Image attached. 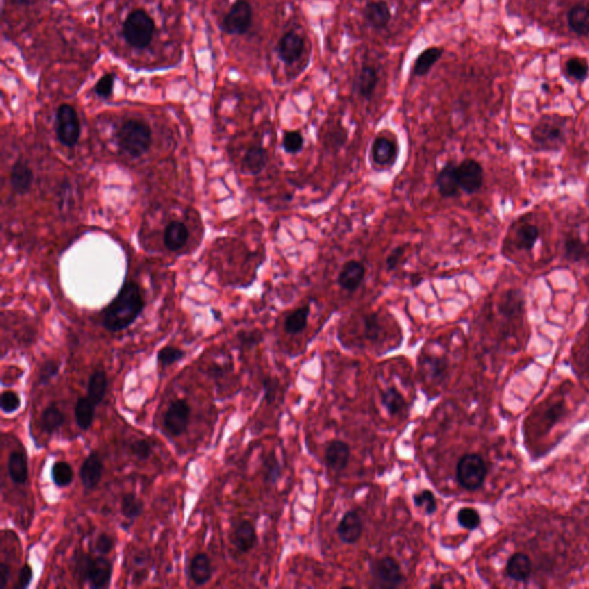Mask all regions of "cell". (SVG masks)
I'll list each match as a JSON object with an SVG mask.
<instances>
[{
  "instance_id": "obj_33",
  "label": "cell",
  "mask_w": 589,
  "mask_h": 589,
  "mask_svg": "<svg viewBox=\"0 0 589 589\" xmlns=\"http://www.w3.org/2000/svg\"><path fill=\"white\" fill-rule=\"evenodd\" d=\"M442 52H443L442 49H438V47H429L424 52H421L414 62V75L424 76L428 74V72L433 68V66L438 62V60H440Z\"/></svg>"
},
{
  "instance_id": "obj_13",
  "label": "cell",
  "mask_w": 589,
  "mask_h": 589,
  "mask_svg": "<svg viewBox=\"0 0 589 589\" xmlns=\"http://www.w3.org/2000/svg\"><path fill=\"white\" fill-rule=\"evenodd\" d=\"M371 155L375 165L380 167H389L394 165L399 158V147L395 140L381 135L375 137V140H373Z\"/></svg>"
},
{
  "instance_id": "obj_7",
  "label": "cell",
  "mask_w": 589,
  "mask_h": 589,
  "mask_svg": "<svg viewBox=\"0 0 589 589\" xmlns=\"http://www.w3.org/2000/svg\"><path fill=\"white\" fill-rule=\"evenodd\" d=\"M55 119L58 140L65 147H75L81 136V125L75 108L68 104L59 106Z\"/></svg>"
},
{
  "instance_id": "obj_23",
  "label": "cell",
  "mask_w": 589,
  "mask_h": 589,
  "mask_svg": "<svg viewBox=\"0 0 589 589\" xmlns=\"http://www.w3.org/2000/svg\"><path fill=\"white\" fill-rule=\"evenodd\" d=\"M8 477L15 485H25L28 481V460L25 451L14 450L8 460Z\"/></svg>"
},
{
  "instance_id": "obj_47",
  "label": "cell",
  "mask_w": 589,
  "mask_h": 589,
  "mask_svg": "<svg viewBox=\"0 0 589 589\" xmlns=\"http://www.w3.org/2000/svg\"><path fill=\"white\" fill-rule=\"evenodd\" d=\"M130 453L133 455L137 460L144 462L147 460L153 453V446L151 442L147 438H138L130 444Z\"/></svg>"
},
{
  "instance_id": "obj_50",
  "label": "cell",
  "mask_w": 589,
  "mask_h": 589,
  "mask_svg": "<svg viewBox=\"0 0 589 589\" xmlns=\"http://www.w3.org/2000/svg\"><path fill=\"white\" fill-rule=\"evenodd\" d=\"M60 371V364L58 363L57 360H47L44 362L43 365L40 367L38 372V386H45L50 382L52 379L57 377Z\"/></svg>"
},
{
  "instance_id": "obj_15",
  "label": "cell",
  "mask_w": 589,
  "mask_h": 589,
  "mask_svg": "<svg viewBox=\"0 0 589 589\" xmlns=\"http://www.w3.org/2000/svg\"><path fill=\"white\" fill-rule=\"evenodd\" d=\"M366 275V268L358 260L345 262L338 277V284L343 290L355 292L363 284Z\"/></svg>"
},
{
  "instance_id": "obj_12",
  "label": "cell",
  "mask_w": 589,
  "mask_h": 589,
  "mask_svg": "<svg viewBox=\"0 0 589 589\" xmlns=\"http://www.w3.org/2000/svg\"><path fill=\"white\" fill-rule=\"evenodd\" d=\"M104 462L97 451H91L86 460H83L79 468V479L86 490L96 488L103 478Z\"/></svg>"
},
{
  "instance_id": "obj_30",
  "label": "cell",
  "mask_w": 589,
  "mask_h": 589,
  "mask_svg": "<svg viewBox=\"0 0 589 589\" xmlns=\"http://www.w3.org/2000/svg\"><path fill=\"white\" fill-rule=\"evenodd\" d=\"M310 312H311L310 304L301 306L299 309L292 311L284 320V331L290 335H297L302 333L308 326Z\"/></svg>"
},
{
  "instance_id": "obj_42",
  "label": "cell",
  "mask_w": 589,
  "mask_h": 589,
  "mask_svg": "<svg viewBox=\"0 0 589 589\" xmlns=\"http://www.w3.org/2000/svg\"><path fill=\"white\" fill-rule=\"evenodd\" d=\"M588 65L582 58L573 57L570 58L566 65H565V72L572 79L581 82L584 79H587L588 76Z\"/></svg>"
},
{
  "instance_id": "obj_16",
  "label": "cell",
  "mask_w": 589,
  "mask_h": 589,
  "mask_svg": "<svg viewBox=\"0 0 589 589\" xmlns=\"http://www.w3.org/2000/svg\"><path fill=\"white\" fill-rule=\"evenodd\" d=\"M457 165L455 162H449L440 169L436 176V187L442 197H455L460 192V188L457 180Z\"/></svg>"
},
{
  "instance_id": "obj_52",
  "label": "cell",
  "mask_w": 589,
  "mask_h": 589,
  "mask_svg": "<svg viewBox=\"0 0 589 589\" xmlns=\"http://www.w3.org/2000/svg\"><path fill=\"white\" fill-rule=\"evenodd\" d=\"M114 538L106 532L99 533L95 540V551L101 556H106L111 553L112 550L114 549Z\"/></svg>"
},
{
  "instance_id": "obj_31",
  "label": "cell",
  "mask_w": 589,
  "mask_h": 589,
  "mask_svg": "<svg viewBox=\"0 0 589 589\" xmlns=\"http://www.w3.org/2000/svg\"><path fill=\"white\" fill-rule=\"evenodd\" d=\"M540 231L538 227L532 223H523L521 226L518 227L514 235V243L516 247L521 250L529 251L534 248L536 242L539 240Z\"/></svg>"
},
{
  "instance_id": "obj_28",
  "label": "cell",
  "mask_w": 589,
  "mask_h": 589,
  "mask_svg": "<svg viewBox=\"0 0 589 589\" xmlns=\"http://www.w3.org/2000/svg\"><path fill=\"white\" fill-rule=\"evenodd\" d=\"M367 21L374 28L382 29L390 21V11L385 1H373L364 10Z\"/></svg>"
},
{
  "instance_id": "obj_32",
  "label": "cell",
  "mask_w": 589,
  "mask_h": 589,
  "mask_svg": "<svg viewBox=\"0 0 589 589\" xmlns=\"http://www.w3.org/2000/svg\"><path fill=\"white\" fill-rule=\"evenodd\" d=\"M64 423H65V416L57 405L52 404L43 410V414L40 417V426L47 434L52 435L57 433L62 427Z\"/></svg>"
},
{
  "instance_id": "obj_36",
  "label": "cell",
  "mask_w": 589,
  "mask_h": 589,
  "mask_svg": "<svg viewBox=\"0 0 589 589\" xmlns=\"http://www.w3.org/2000/svg\"><path fill=\"white\" fill-rule=\"evenodd\" d=\"M381 403L392 416L403 414L406 410L405 399L395 388L386 389L381 395Z\"/></svg>"
},
{
  "instance_id": "obj_10",
  "label": "cell",
  "mask_w": 589,
  "mask_h": 589,
  "mask_svg": "<svg viewBox=\"0 0 589 589\" xmlns=\"http://www.w3.org/2000/svg\"><path fill=\"white\" fill-rule=\"evenodd\" d=\"M457 180L460 190L465 194L478 192L484 184V168L475 159H464L456 167Z\"/></svg>"
},
{
  "instance_id": "obj_4",
  "label": "cell",
  "mask_w": 589,
  "mask_h": 589,
  "mask_svg": "<svg viewBox=\"0 0 589 589\" xmlns=\"http://www.w3.org/2000/svg\"><path fill=\"white\" fill-rule=\"evenodd\" d=\"M75 571L83 582L92 589L105 588L111 581L113 564L104 556L81 553L75 558Z\"/></svg>"
},
{
  "instance_id": "obj_53",
  "label": "cell",
  "mask_w": 589,
  "mask_h": 589,
  "mask_svg": "<svg viewBox=\"0 0 589 589\" xmlns=\"http://www.w3.org/2000/svg\"><path fill=\"white\" fill-rule=\"evenodd\" d=\"M34 579V570L30 564H25L18 571V581L15 584V589L28 588Z\"/></svg>"
},
{
  "instance_id": "obj_20",
  "label": "cell",
  "mask_w": 589,
  "mask_h": 589,
  "mask_svg": "<svg viewBox=\"0 0 589 589\" xmlns=\"http://www.w3.org/2000/svg\"><path fill=\"white\" fill-rule=\"evenodd\" d=\"M268 162V153L265 147L260 145H253L249 147L242 159V172L248 175H259L266 168Z\"/></svg>"
},
{
  "instance_id": "obj_54",
  "label": "cell",
  "mask_w": 589,
  "mask_h": 589,
  "mask_svg": "<svg viewBox=\"0 0 589 589\" xmlns=\"http://www.w3.org/2000/svg\"><path fill=\"white\" fill-rule=\"evenodd\" d=\"M406 245H399L390 251L388 257L386 259V265L389 271L396 270L402 262L403 257L405 255Z\"/></svg>"
},
{
  "instance_id": "obj_21",
  "label": "cell",
  "mask_w": 589,
  "mask_h": 589,
  "mask_svg": "<svg viewBox=\"0 0 589 589\" xmlns=\"http://www.w3.org/2000/svg\"><path fill=\"white\" fill-rule=\"evenodd\" d=\"M189 240V230L182 221L173 220L166 226L164 243L169 251H180Z\"/></svg>"
},
{
  "instance_id": "obj_44",
  "label": "cell",
  "mask_w": 589,
  "mask_h": 589,
  "mask_svg": "<svg viewBox=\"0 0 589 589\" xmlns=\"http://www.w3.org/2000/svg\"><path fill=\"white\" fill-rule=\"evenodd\" d=\"M421 367L424 373L429 374L433 377L431 379H438L446 373L447 363L446 360H442L440 357H427L421 364Z\"/></svg>"
},
{
  "instance_id": "obj_22",
  "label": "cell",
  "mask_w": 589,
  "mask_h": 589,
  "mask_svg": "<svg viewBox=\"0 0 589 589\" xmlns=\"http://www.w3.org/2000/svg\"><path fill=\"white\" fill-rule=\"evenodd\" d=\"M10 180H11L12 188L16 194L25 195L33 187V169L29 167L27 162L18 160L12 167Z\"/></svg>"
},
{
  "instance_id": "obj_39",
  "label": "cell",
  "mask_w": 589,
  "mask_h": 589,
  "mask_svg": "<svg viewBox=\"0 0 589 589\" xmlns=\"http://www.w3.org/2000/svg\"><path fill=\"white\" fill-rule=\"evenodd\" d=\"M304 136L299 130L286 131L282 137V149L288 155H299L304 147Z\"/></svg>"
},
{
  "instance_id": "obj_14",
  "label": "cell",
  "mask_w": 589,
  "mask_h": 589,
  "mask_svg": "<svg viewBox=\"0 0 589 589\" xmlns=\"http://www.w3.org/2000/svg\"><path fill=\"white\" fill-rule=\"evenodd\" d=\"M364 525L357 511H348L338 523L336 533L342 542L355 544L363 534Z\"/></svg>"
},
{
  "instance_id": "obj_27",
  "label": "cell",
  "mask_w": 589,
  "mask_h": 589,
  "mask_svg": "<svg viewBox=\"0 0 589 589\" xmlns=\"http://www.w3.org/2000/svg\"><path fill=\"white\" fill-rule=\"evenodd\" d=\"M568 27L578 36L589 35V6L575 5L568 13Z\"/></svg>"
},
{
  "instance_id": "obj_25",
  "label": "cell",
  "mask_w": 589,
  "mask_h": 589,
  "mask_svg": "<svg viewBox=\"0 0 589 589\" xmlns=\"http://www.w3.org/2000/svg\"><path fill=\"white\" fill-rule=\"evenodd\" d=\"M189 577L196 586H204L212 578V564L210 557L199 553L191 560Z\"/></svg>"
},
{
  "instance_id": "obj_43",
  "label": "cell",
  "mask_w": 589,
  "mask_h": 589,
  "mask_svg": "<svg viewBox=\"0 0 589 589\" xmlns=\"http://www.w3.org/2000/svg\"><path fill=\"white\" fill-rule=\"evenodd\" d=\"M457 521L462 527L473 531L481 524V518L478 511L473 507H462L457 514Z\"/></svg>"
},
{
  "instance_id": "obj_29",
  "label": "cell",
  "mask_w": 589,
  "mask_h": 589,
  "mask_svg": "<svg viewBox=\"0 0 589 589\" xmlns=\"http://www.w3.org/2000/svg\"><path fill=\"white\" fill-rule=\"evenodd\" d=\"M108 389V375L104 370L95 371L88 381V397L98 406L104 401Z\"/></svg>"
},
{
  "instance_id": "obj_45",
  "label": "cell",
  "mask_w": 589,
  "mask_h": 589,
  "mask_svg": "<svg viewBox=\"0 0 589 589\" xmlns=\"http://www.w3.org/2000/svg\"><path fill=\"white\" fill-rule=\"evenodd\" d=\"M382 326H381L379 316L375 313H371L368 316H364V336L370 341L375 342L380 338Z\"/></svg>"
},
{
  "instance_id": "obj_3",
  "label": "cell",
  "mask_w": 589,
  "mask_h": 589,
  "mask_svg": "<svg viewBox=\"0 0 589 589\" xmlns=\"http://www.w3.org/2000/svg\"><path fill=\"white\" fill-rule=\"evenodd\" d=\"M118 140L127 155L137 158L145 155L151 147V128L142 120H128L120 128Z\"/></svg>"
},
{
  "instance_id": "obj_34",
  "label": "cell",
  "mask_w": 589,
  "mask_h": 589,
  "mask_svg": "<svg viewBox=\"0 0 589 589\" xmlns=\"http://www.w3.org/2000/svg\"><path fill=\"white\" fill-rule=\"evenodd\" d=\"M120 511L128 521H135L143 514L144 502L134 492H127L121 497Z\"/></svg>"
},
{
  "instance_id": "obj_38",
  "label": "cell",
  "mask_w": 589,
  "mask_h": 589,
  "mask_svg": "<svg viewBox=\"0 0 589 589\" xmlns=\"http://www.w3.org/2000/svg\"><path fill=\"white\" fill-rule=\"evenodd\" d=\"M565 257L570 262H581L588 257L587 245L578 238H568L564 242Z\"/></svg>"
},
{
  "instance_id": "obj_17",
  "label": "cell",
  "mask_w": 589,
  "mask_h": 589,
  "mask_svg": "<svg viewBox=\"0 0 589 589\" xmlns=\"http://www.w3.org/2000/svg\"><path fill=\"white\" fill-rule=\"evenodd\" d=\"M231 541L238 551L249 553L255 548L258 541L255 526L249 521H240L234 528Z\"/></svg>"
},
{
  "instance_id": "obj_55",
  "label": "cell",
  "mask_w": 589,
  "mask_h": 589,
  "mask_svg": "<svg viewBox=\"0 0 589 589\" xmlns=\"http://www.w3.org/2000/svg\"><path fill=\"white\" fill-rule=\"evenodd\" d=\"M10 575H11V568L8 566L6 563H1L0 564V584H1V588L4 589L8 587V580H10Z\"/></svg>"
},
{
  "instance_id": "obj_37",
  "label": "cell",
  "mask_w": 589,
  "mask_h": 589,
  "mask_svg": "<svg viewBox=\"0 0 589 589\" xmlns=\"http://www.w3.org/2000/svg\"><path fill=\"white\" fill-rule=\"evenodd\" d=\"M377 83V71L373 67H363L360 71L357 88L360 91V96L366 99H370L375 90Z\"/></svg>"
},
{
  "instance_id": "obj_8",
  "label": "cell",
  "mask_w": 589,
  "mask_h": 589,
  "mask_svg": "<svg viewBox=\"0 0 589 589\" xmlns=\"http://www.w3.org/2000/svg\"><path fill=\"white\" fill-rule=\"evenodd\" d=\"M371 575L377 581L379 587L395 588L405 582L401 566L392 557H382L372 562L370 565Z\"/></svg>"
},
{
  "instance_id": "obj_5",
  "label": "cell",
  "mask_w": 589,
  "mask_h": 589,
  "mask_svg": "<svg viewBox=\"0 0 589 589\" xmlns=\"http://www.w3.org/2000/svg\"><path fill=\"white\" fill-rule=\"evenodd\" d=\"M155 34V22L147 12L134 11L123 25V36L127 43L135 49H145L150 45Z\"/></svg>"
},
{
  "instance_id": "obj_1",
  "label": "cell",
  "mask_w": 589,
  "mask_h": 589,
  "mask_svg": "<svg viewBox=\"0 0 589 589\" xmlns=\"http://www.w3.org/2000/svg\"><path fill=\"white\" fill-rule=\"evenodd\" d=\"M143 292L135 282H126L119 294L103 312V326L111 333L130 327L143 311Z\"/></svg>"
},
{
  "instance_id": "obj_49",
  "label": "cell",
  "mask_w": 589,
  "mask_h": 589,
  "mask_svg": "<svg viewBox=\"0 0 589 589\" xmlns=\"http://www.w3.org/2000/svg\"><path fill=\"white\" fill-rule=\"evenodd\" d=\"M21 406V399L16 392L13 390H5L0 397V408L1 411L6 414H12L16 412Z\"/></svg>"
},
{
  "instance_id": "obj_48",
  "label": "cell",
  "mask_w": 589,
  "mask_h": 589,
  "mask_svg": "<svg viewBox=\"0 0 589 589\" xmlns=\"http://www.w3.org/2000/svg\"><path fill=\"white\" fill-rule=\"evenodd\" d=\"M264 470H265V480L272 485L277 484L281 475V466L273 453H270L264 460Z\"/></svg>"
},
{
  "instance_id": "obj_41",
  "label": "cell",
  "mask_w": 589,
  "mask_h": 589,
  "mask_svg": "<svg viewBox=\"0 0 589 589\" xmlns=\"http://www.w3.org/2000/svg\"><path fill=\"white\" fill-rule=\"evenodd\" d=\"M184 356H186V352L182 349L174 345H167L159 350L157 353V360L160 366L168 367L184 360Z\"/></svg>"
},
{
  "instance_id": "obj_11",
  "label": "cell",
  "mask_w": 589,
  "mask_h": 589,
  "mask_svg": "<svg viewBox=\"0 0 589 589\" xmlns=\"http://www.w3.org/2000/svg\"><path fill=\"white\" fill-rule=\"evenodd\" d=\"M252 23V8L248 1L238 0L231 6L223 20V28L230 35H243Z\"/></svg>"
},
{
  "instance_id": "obj_24",
  "label": "cell",
  "mask_w": 589,
  "mask_h": 589,
  "mask_svg": "<svg viewBox=\"0 0 589 589\" xmlns=\"http://www.w3.org/2000/svg\"><path fill=\"white\" fill-rule=\"evenodd\" d=\"M532 561L525 553H514L509 558L507 563V575L517 582L527 581L532 575Z\"/></svg>"
},
{
  "instance_id": "obj_26",
  "label": "cell",
  "mask_w": 589,
  "mask_h": 589,
  "mask_svg": "<svg viewBox=\"0 0 589 589\" xmlns=\"http://www.w3.org/2000/svg\"><path fill=\"white\" fill-rule=\"evenodd\" d=\"M96 408L94 402L88 396L79 397L74 406V417H75L76 425L79 429L88 431L94 425L95 414Z\"/></svg>"
},
{
  "instance_id": "obj_57",
  "label": "cell",
  "mask_w": 589,
  "mask_h": 589,
  "mask_svg": "<svg viewBox=\"0 0 589 589\" xmlns=\"http://www.w3.org/2000/svg\"><path fill=\"white\" fill-rule=\"evenodd\" d=\"M588 345H589V342H588Z\"/></svg>"
},
{
  "instance_id": "obj_6",
  "label": "cell",
  "mask_w": 589,
  "mask_h": 589,
  "mask_svg": "<svg viewBox=\"0 0 589 589\" xmlns=\"http://www.w3.org/2000/svg\"><path fill=\"white\" fill-rule=\"evenodd\" d=\"M487 465L477 453H466L460 457L456 466L457 482L466 490H477L485 482Z\"/></svg>"
},
{
  "instance_id": "obj_51",
  "label": "cell",
  "mask_w": 589,
  "mask_h": 589,
  "mask_svg": "<svg viewBox=\"0 0 589 589\" xmlns=\"http://www.w3.org/2000/svg\"><path fill=\"white\" fill-rule=\"evenodd\" d=\"M115 75L112 73H108L104 76H101V79H98V82L95 86V92L101 98H108L113 92L114 88Z\"/></svg>"
},
{
  "instance_id": "obj_46",
  "label": "cell",
  "mask_w": 589,
  "mask_h": 589,
  "mask_svg": "<svg viewBox=\"0 0 589 589\" xmlns=\"http://www.w3.org/2000/svg\"><path fill=\"white\" fill-rule=\"evenodd\" d=\"M414 502L416 507H423L428 516H431V514H434L435 511L438 510V504H436L434 494L427 489L414 494Z\"/></svg>"
},
{
  "instance_id": "obj_56",
  "label": "cell",
  "mask_w": 589,
  "mask_h": 589,
  "mask_svg": "<svg viewBox=\"0 0 589 589\" xmlns=\"http://www.w3.org/2000/svg\"><path fill=\"white\" fill-rule=\"evenodd\" d=\"M241 341L243 344L252 347V345L257 344L260 341V336H259V334H255V333H249V334H245V336H242Z\"/></svg>"
},
{
  "instance_id": "obj_35",
  "label": "cell",
  "mask_w": 589,
  "mask_h": 589,
  "mask_svg": "<svg viewBox=\"0 0 589 589\" xmlns=\"http://www.w3.org/2000/svg\"><path fill=\"white\" fill-rule=\"evenodd\" d=\"M51 479L58 488L68 487L74 480V471L66 460H58L51 467Z\"/></svg>"
},
{
  "instance_id": "obj_2",
  "label": "cell",
  "mask_w": 589,
  "mask_h": 589,
  "mask_svg": "<svg viewBox=\"0 0 589 589\" xmlns=\"http://www.w3.org/2000/svg\"><path fill=\"white\" fill-rule=\"evenodd\" d=\"M566 136L568 119L557 114L543 115L531 133L534 145L544 151L560 150L566 142Z\"/></svg>"
},
{
  "instance_id": "obj_19",
  "label": "cell",
  "mask_w": 589,
  "mask_h": 589,
  "mask_svg": "<svg viewBox=\"0 0 589 589\" xmlns=\"http://www.w3.org/2000/svg\"><path fill=\"white\" fill-rule=\"evenodd\" d=\"M303 51H304V40L299 34L289 32L281 37L279 42V54L282 62L288 65L294 64L301 58Z\"/></svg>"
},
{
  "instance_id": "obj_18",
  "label": "cell",
  "mask_w": 589,
  "mask_h": 589,
  "mask_svg": "<svg viewBox=\"0 0 589 589\" xmlns=\"http://www.w3.org/2000/svg\"><path fill=\"white\" fill-rule=\"evenodd\" d=\"M350 460V447L342 440H333L325 451V460L331 470L341 472Z\"/></svg>"
},
{
  "instance_id": "obj_9",
  "label": "cell",
  "mask_w": 589,
  "mask_h": 589,
  "mask_svg": "<svg viewBox=\"0 0 589 589\" xmlns=\"http://www.w3.org/2000/svg\"><path fill=\"white\" fill-rule=\"evenodd\" d=\"M191 408L187 399H179L169 404L164 416V427L171 436L179 438L187 431L190 423Z\"/></svg>"
},
{
  "instance_id": "obj_40",
  "label": "cell",
  "mask_w": 589,
  "mask_h": 589,
  "mask_svg": "<svg viewBox=\"0 0 589 589\" xmlns=\"http://www.w3.org/2000/svg\"><path fill=\"white\" fill-rule=\"evenodd\" d=\"M523 305H524L523 296L518 291L510 290L507 291L504 299H502L499 310L504 316H514L518 312H521Z\"/></svg>"
}]
</instances>
